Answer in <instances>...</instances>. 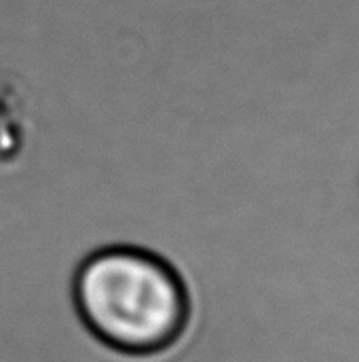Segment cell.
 I'll return each instance as SVG.
<instances>
[{"instance_id": "6da1fadb", "label": "cell", "mask_w": 359, "mask_h": 362, "mask_svg": "<svg viewBox=\"0 0 359 362\" xmlns=\"http://www.w3.org/2000/svg\"><path fill=\"white\" fill-rule=\"evenodd\" d=\"M74 299L102 341L133 354L167 348L186 322V297L176 274L135 248L89 257L76 274Z\"/></svg>"}]
</instances>
